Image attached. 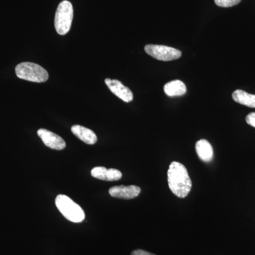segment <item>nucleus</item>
Segmentation results:
<instances>
[{"instance_id": "obj_13", "label": "nucleus", "mask_w": 255, "mask_h": 255, "mask_svg": "<svg viewBox=\"0 0 255 255\" xmlns=\"http://www.w3.org/2000/svg\"><path fill=\"white\" fill-rule=\"evenodd\" d=\"M233 99L235 102L242 105L255 108V95H251L241 90H236L233 93Z\"/></svg>"}, {"instance_id": "obj_2", "label": "nucleus", "mask_w": 255, "mask_h": 255, "mask_svg": "<svg viewBox=\"0 0 255 255\" xmlns=\"http://www.w3.org/2000/svg\"><path fill=\"white\" fill-rule=\"evenodd\" d=\"M55 205L65 219L73 223H81L85 219L83 209L68 196L60 194L55 199Z\"/></svg>"}, {"instance_id": "obj_7", "label": "nucleus", "mask_w": 255, "mask_h": 255, "mask_svg": "<svg viewBox=\"0 0 255 255\" xmlns=\"http://www.w3.org/2000/svg\"><path fill=\"white\" fill-rule=\"evenodd\" d=\"M105 83L110 91L124 102H130L133 100V94L131 90L123 85L122 82L107 78L105 79Z\"/></svg>"}, {"instance_id": "obj_5", "label": "nucleus", "mask_w": 255, "mask_h": 255, "mask_svg": "<svg viewBox=\"0 0 255 255\" xmlns=\"http://www.w3.org/2000/svg\"><path fill=\"white\" fill-rule=\"evenodd\" d=\"M145 51L152 58L161 61L177 60L182 56L180 50L162 45H146Z\"/></svg>"}, {"instance_id": "obj_12", "label": "nucleus", "mask_w": 255, "mask_h": 255, "mask_svg": "<svg viewBox=\"0 0 255 255\" xmlns=\"http://www.w3.org/2000/svg\"><path fill=\"white\" fill-rule=\"evenodd\" d=\"M164 93L169 97H177L185 95L187 87L184 82L180 80H174L166 84L164 87Z\"/></svg>"}, {"instance_id": "obj_10", "label": "nucleus", "mask_w": 255, "mask_h": 255, "mask_svg": "<svg viewBox=\"0 0 255 255\" xmlns=\"http://www.w3.org/2000/svg\"><path fill=\"white\" fill-rule=\"evenodd\" d=\"M71 131L75 136L78 137L82 142L88 145H94L97 141V137L95 132L87 128L80 125H75L72 127Z\"/></svg>"}, {"instance_id": "obj_15", "label": "nucleus", "mask_w": 255, "mask_h": 255, "mask_svg": "<svg viewBox=\"0 0 255 255\" xmlns=\"http://www.w3.org/2000/svg\"><path fill=\"white\" fill-rule=\"evenodd\" d=\"M246 122L251 127L255 128V112H253L247 116Z\"/></svg>"}, {"instance_id": "obj_14", "label": "nucleus", "mask_w": 255, "mask_h": 255, "mask_svg": "<svg viewBox=\"0 0 255 255\" xmlns=\"http://www.w3.org/2000/svg\"><path fill=\"white\" fill-rule=\"evenodd\" d=\"M241 1L242 0H214L216 4L221 7H231L239 4Z\"/></svg>"}, {"instance_id": "obj_6", "label": "nucleus", "mask_w": 255, "mask_h": 255, "mask_svg": "<svg viewBox=\"0 0 255 255\" xmlns=\"http://www.w3.org/2000/svg\"><path fill=\"white\" fill-rule=\"evenodd\" d=\"M37 133L43 143L50 148L61 150L66 147L65 140L54 132L46 130V129L41 128L38 130Z\"/></svg>"}, {"instance_id": "obj_1", "label": "nucleus", "mask_w": 255, "mask_h": 255, "mask_svg": "<svg viewBox=\"0 0 255 255\" xmlns=\"http://www.w3.org/2000/svg\"><path fill=\"white\" fill-rule=\"evenodd\" d=\"M169 189L177 197L185 198L190 192L192 182L185 166L180 162H172L167 171Z\"/></svg>"}, {"instance_id": "obj_4", "label": "nucleus", "mask_w": 255, "mask_h": 255, "mask_svg": "<svg viewBox=\"0 0 255 255\" xmlns=\"http://www.w3.org/2000/svg\"><path fill=\"white\" fill-rule=\"evenodd\" d=\"M73 5L69 1L65 0L58 5L55 12V28L59 35H65L70 31L73 19Z\"/></svg>"}, {"instance_id": "obj_9", "label": "nucleus", "mask_w": 255, "mask_h": 255, "mask_svg": "<svg viewBox=\"0 0 255 255\" xmlns=\"http://www.w3.org/2000/svg\"><path fill=\"white\" fill-rule=\"evenodd\" d=\"M91 174L96 179L107 182L118 181L122 177V173L119 169H107L104 167H95L92 169Z\"/></svg>"}, {"instance_id": "obj_11", "label": "nucleus", "mask_w": 255, "mask_h": 255, "mask_svg": "<svg viewBox=\"0 0 255 255\" xmlns=\"http://www.w3.org/2000/svg\"><path fill=\"white\" fill-rule=\"evenodd\" d=\"M196 151L199 158L204 162H211L214 157L212 145L205 139H201L196 142Z\"/></svg>"}, {"instance_id": "obj_16", "label": "nucleus", "mask_w": 255, "mask_h": 255, "mask_svg": "<svg viewBox=\"0 0 255 255\" xmlns=\"http://www.w3.org/2000/svg\"><path fill=\"white\" fill-rule=\"evenodd\" d=\"M130 255H156L149 252L142 251V250H137V251H132Z\"/></svg>"}, {"instance_id": "obj_3", "label": "nucleus", "mask_w": 255, "mask_h": 255, "mask_svg": "<svg viewBox=\"0 0 255 255\" xmlns=\"http://www.w3.org/2000/svg\"><path fill=\"white\" fill-rule=\"evenodd\" d=\"M15 72L18 78L37 83L46 82L49 77L46 70L38 64L30 62L18 64L15 68Z\"/></svg>"}, {"instance_id": "obj_8", "label": "nucleus", "mask_w": 255, "mask_h": 255, "mask_svg": "<svg viewBox=\"0 0 255 255\" xmlns=\"http://www.w3.org/2000/svg\"><path fill=\"white\" fill-rule=\"evenodd\" d=\"M141 192V189L135 185L115 186L111 187L109 193L112 197L122 199H132L137 197Z\"/></svg>"}]
</instances>
